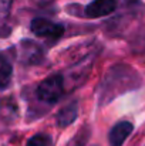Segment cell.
Here are the masks:
<instances>
[{
    "label": "cell",
    "instance_id": "9",
    "mask_svg": "<svg viewBox=\"0 0 145 146\" xmlns=\"http://www.w3.org/2000/svg\"><path fill=\"white\" fill-rule=\"evenodd\" d=\"M11 10V0H0V37L9 34V17Z\"/></svg>",
    "mask_w": 145,
    "mask_h": 146
},
{
    "label": "cell",
    "instance_id": "3",
    "mask_svg": "<svg viewBox=\"0 0 145 146\" xmlns=\"http://www.w3.org/2000/svg\"><path fill=\"white\" fill-rule=\"evenodd\" d=\"M30 30L37 36V37H44L50 40H57L64 34V27L58 23H54L48 19L37 17L33 19L30 23Z\"/></svg>",
    "mask_w": 145,
    "mask_h": 146
},
{
    "label": "cell",
    "instance_id": "5",
    "mask_svg": "<svg viewBox=\"0 0 145 146\" xmlns=\"http://www.w3.org/2000/svg\"><path fill=\"white\" fill-rule=\"evenodd\" d=\"M118 0H93L84 7V14L88 19H100L115 11Z\"/></svg>",
    "mask_w": 145,
    "mask_h": 146
},
{
    "label": "cell",
    "instance_id": "1",
    "mask_svg": "<svg viewBox=\"0 0 145 146\" xmlns=\"http://www.w3.org/2000/svg\"><path fill=\"white\" fill-rule=\"evenodd\" d=\"M142 80L140 74L127 64L112 65L104 75L100 90H98V104L107 105L117 97L140 88Z\"/></svg>",
    "mask_w": 145,
    "mask_h": 146
},
{
    "label": "cell",
    "instance_id": "7",
    "mask_svg": "<svg viewBox=\"0 0 145 146\" xmlns=\"http://www.w3.org/2000/svg\"><path fill=\"white\" fill-rule=\"evenodd\" d=\"M78 116V106L76 102L73 104H68L65 105L64 108H61L55 116V122H57V126L58 128H67L70 126L71 123L76 122Z\"/></svg>",
    "mask_w": 145,
    "mask_h": 146
},
{
    "label": "cell",
    "instance_id": "4",
    "mask_svg": "<svg viewBox=\"0 0 145 146\" xmlns=\"http://www.w3.org/2000/svg\"><path fill=\"white\" fill-rule=\"evenodd\" d=\"M19 58L21 62L27 64V65H37L41 64L44 60V51L43 48L36 44L34 41L30 40H24L20 43V48H19Z\"/></svg>",
    "mask_w": 145,
    "mask_h": 146
},
{
    "label": "cell",
    "instance_id": "6",
    "mask_svg": "<svg viewBox=\"0 0 145 146\" xmlns=\"http://www.w3.org/2000/svg\"><path fill=\"white\" fill-rule=\"evenodd\" d=\"M134 131V125L128 121H121L118 123H115L110 133H108V142L111 146H122L124 142L127 141V138Z\"/></svg>",
    "mask_w": 145,
    "mask_h": 146
},
{
    "label": "cell",
    "instance_id": "8",
    "mask_svg": "<svg viewBox=\"0 0 145 146\" xmlns=\"http://www.w3.org/2000/svg\"><path fill=\"white\" fill-rule=\"evenodd\" d=\"M13 77V65L4 52H0V90H6Z\"/></svg>",
    "mask_w": 145,
    "mask_h": 146
},
{
    "label": "cell",
    "instance_id": "11",
    "mask_svg": "<svg viewBox=\"0 0 145 146\" xmlns=\"http://www.w3.org/2000/svg\"><path fill=\"white\" fill-rule=\"evenodd\" d=\"M26 146H51V138L46 133H37L27 141Z\"/></svg>",
    "mask_w": 145,
    "mask_h": 146
},
{
    "label": "cell",
    "instance_id": "10",
    "mask_svg": "<svg viewBox=\"0 0 145 146\" xmlns=\"http://www.w3.org/2000/svg\"><path fill=\"white\" fill-rule=\"evenodd\" d=\"M88 138H90V129H88V126H84V128L68 142L67 146H84L87 143Z\"/></svg>",
    "mask_w": 145,
    "mask_h": 146
},
{
    "label": "cell",
    "instance_id": "2",
    "mask_svg": "<svg viewBox=\"0 0 145 146\" xmlns=\"http://www.w3.org/2000/svg\"><path fill=\"white\" fill-rule=\"evenodd\" d=\"M64 94V78L61 74H53L44 78L36 88L37 98L48 105H53L60 101Z\"/></svg>",
    "mask_w": 145,
    "mask_h": 146
}]
</instances>
